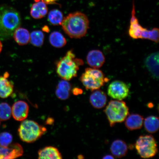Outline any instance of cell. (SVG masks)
Wrapping results in <instances>:
<instances>
[{
	"mask_svg": "<svg viewBox=\"0 0 159 159\" xmlns=\"http://www.w3.org/2000/svg\"><path fill=\"white\" fill-rule=\"evenodd\" d=\"M62 29L71 38L80 39L86 35L89 27L88 17L81 12L71 13L63 19Z\"/></svg>",
	"mask_w": 159,
	"mask_h": 159,
	"instance_id": "obj_1",
	"label": "cell"
},
{
	"mask_svg": "<svg viewBox=\"0 0 159 159\" xmlns=\"http://www.w3.org/2000/svg\"><path fill=\"white\" fill-rule=\"evenodd\" d=\"M21 23L19 12L7 5L0 6V39H9Z\"/></svg>",
	"mask_w": 159,
	"mask_h": 159,
	"instance_id": "obj_2",
	"label": "cell"
},
{
	"mask_svg": "<svg viewBox=\"0 0 159 159\" xmlns=\"http://www.w3.org/2000/svg\"><path fill=\"white\" fill-rule=\"evenodd\" d=\"M83 64L82 60L75 57L72 51L70 50L57 63V72L61 79L69 81L77 76L80 66Z\"/></svg>",
	"mask_w": 159,
	"mask_h": 159,
	"instance_id": "obj_3",
	"label": "cell"
},
{
	"mask_svg": "<svg viewBox=\"0 0 159 159\" xmlns=\"http://www.w3.org/2000/svg\"><path fill=\"white\" fill-rule=\"evenodd\" d=\"M47 132L45 127L40 125L35 121L24 120L18 129V134L24 142L32 143L41 138Z\"/></svg>",
	"mask_w": 159,
	"mask_h": 159,
	"instance_id": "obj_4",
	"label": "cell"
},
{
	"mask_svg": "<svg viewBox=\"0 0 159 159\" xmlns=\"http://www.w3.org/2000/svg\"><path fill=\"white\" fill-rule=\"evenodd\" d=\"M111 127L118 123L124 122L129 114V109L124 101L116 100L111 101L105 109Z\"/></svg>",
	"mask_w": 159,
	"mask_h": 159,
	"instance_id": "obj_5",
	"label": "cell"
},
{
	"mask_svg": "<svg viewBox=\"0 0 159 159\" xmlns=\"http://www.w3.org/2000/svg\"><path fill=\"white\" fill-rule=\"evenodd\" d=\"M80 80L87 90L92 92L104 86L109 80L98 69L87 68L81 75Z\"/></svg>",
	"mask_w": 159,
	"mask_h": 159,
	"instance_id": "obj_6",
	"label": "cell"
},
{
	"mask_svg": "<svg viewBox=\"0 0 159 159\" xmlns=\"http://www.w3.org/2000/svg\"><path fill=\"white\" fill-rule=\"evenodd\" d=\"M135 148L138 153L143 158L153 157L157 153V145L152 135L141 136L137 140Z\"/></svg>",
	"mask_w": 159,
	"mask_h": 159,
	"instance_id": "obj_7",
	"label": "cell"
},
{
	"mask_svg": "<svg viewBox=\"0 0 159 159\" xmlns=\"http://www.w3.org/2000/svg\"><path fill=\"white\" fill-rule=\"evenodd\" d=\"M107 93L111 98L122 101L128 96L129 89L128 85L123 81L115 80L109 85Z\"/></svg>",
	"mask_w": 159,
	"mask_h": 159,
	"instance_id": "obj_8",
	"label": "cell"
},
{
	"mask_svg": "<svg viewBox=\"0 0 159 159\" xmlns=\"http://www.w3.org/2000/svg\"><path fill=\"white\" fill-rule=\"evenodd\" d=\"M134 1L133 2L132 11V16L130 21V25L129 30V34L130 36L134 39H144L146 32L148 29L142 27L139 23L136 16Z\"/></svg>",
	"mask_w": 159,
	"mask_h": 159,
	"instance_id": "obj_9",
	"label": "cell"
},
{
	"mask_svg": "<svg viewBox=\"0 0 159 159\" xmlns=\"http://www.w3.org/2000/svg\"><path fill=\"white\" fill-rule=\"evenodd\" d=\"M22 147L18 143L11 144L7 147L0 145V159H14L22 156Z\"/></svg>",
	"mask_w": 159,
	"mask_h": 159,
	"instance_id": "obj_10",
	"label": "cell"
},
{
	"mask_svg": "<svg viewBox=\"0 0 159 159\" xmlns=\"http://www.w3.org/2000/svg\"><path fill=\"white\" fill-rule=\"evenodd\" d=\"M29 112V105L23 101L15 102L11 108V114L14 119L18 121L25 120L28 115Z\"/></svg>",
	"mask_w": 159,
	"mask_h": 159,
	"instance_id": "obj_11",
	"label": "cell"
},
{
	"mask_svg": "<svg viewBox=\"0 0 159 159\" xmlns=\"http://www.w3.org/2000/svg\"><path fill=\"white\" fill-rule=\"evenodd\" d=\"M87 63L92 68L99 69L105 62L103 53L99 50H93L89 52L87 56Z\"/></svg>",
	"mask_w": 159,
	"mask_h": 159,
	"instance_id": "obj_12",
	"label": "cell"
},
{
	"mask_svg": "<svg viewBox=\"0 0 159 159\" xmlns=\"http://www.w3.org/2000/svg\"><path fill=\"white\" fill-rule=\"evenodd\" d=\"M89 101L94 108L100 109L104 108L107 101V95L104 91L98 89L92 91Z\"/></svg>",
	"mask_w": 159,
	"mask_h": 159,
	"instance_id": "obj_13",
	"label": "cell"
},
{
	"mask_svg": "<svg viewBox=\"0 0 159 159\" xmlns=\"http://www.w3.org/2000/svg\"><path fill=\"white\" fill-rule=\"evenodd\" d=\"M147 68L155 78L159 76V52L152 53L147 57L145 61Z\"/></svg>",
	"mask_w": 159,
	"mask_h": 159,
	"instance_id": "obj_14",
	"label": "cell"
},
{
	"mask_svg": "<svg viewBox=\"0 0 159 159\" xmlns=\"http://www.w3.org/2000/svg\"><path fill=\"white\" fill-rule=\"evenodd\" d=\"M110 151L113 156L121 158L126 156L128 152V146L124 141L118 139L111 144Z\"/></svg>",
	"mask_w": 159,
	"mask_h": 159,
	"instance_id": "obj_15",
	"label": "cell"
},
{
	"mask_svg": "<svg viewBox=\"0 0 159 159\" xmlns=\"http://www.w3.org/2000/svg\"><path fill=\"white\" fill-rule=\"evenodd\" d=\"M125 125L129 130H138L142 128L143 117L139 114H132L128 115L125 119Z\"/></svg>",
	"mask_w": 159,
	"mask_h": 159,
	"instance_id": "obj_16",
	"label": "cell"
},
{
	"mask_svg": "<svg viewBox=\"0 0 159 159\" xmlns=\"http://www.w3.org/2000/svg\"><path fill=\"white\" fill-rule=\"evenodd\" d=\"M9 74L7 72L4 76H0V97L3 98H7L13 91V84L11 81L7 79Z\"/></svg>",
	"mask_w": 159,
	"mask_h": 159,
	"instance_id": "obj_17",
	"label": "cell"
},
{
	"mask_svg": "<svg viewBox=\"0 0 159 159\" xmlns=\"http://www.w3.org/2000/svg\"><path fill=\"white\" fill-rule=\"evenodd\" d=\"M39 159H61L62 156L58 149L52 146H47L39 150Z\"/></svg>",
	"mask_w": 159,
	"mask_h": 159,
	"instance_id": "obj_18",
	"label": "cell"
},
{
	"mask_svg": "<svg viewBox=\"0 0 159 159\" xmlns=\"http://www.w3.org/2000/svg\"><path fill=\"white\" fill-rule=\"evenodd\" d=\"M71 89V85L67 81L61 80L57 85L56 95L61 100H66L70 96Z\"/></svg>",
	"mask_w": 159,
	"mask_h": 159,
	"instance_id": "obj_19",
	"label": "cell"
},
{
	"mask_svg": "<svg viewBox=\"0 0 159 159\" xmlns=\"http://www.w3.org/2000/svg\"><path fill=\"white\" fill-rule=\"evenodd\" d=\"M47 6L46 3L42 1L34 4L31 7V15L35 19L42 18L47 15Z\"/></svg>",
	"mask_w": 159,
	"mask_h": 159,
	"instance_id": "obj_20",
	"label": "cell"
},
{
	"mask_svg": "<svg viewBox=\"0 0 159 159\" xmlns=\"http://www.w3.org/2000/svg\"><path fill=\"white\" fill-rule=\"evenodd\" d=\"M13 36L16 42L20 45H26L30 40L29 31L23 28H18L14 32Z\"/></svg>",
	"mask_w": 159,
	"mask_h": 159,
	"instance_id": "obj_21",
	"label": "cell"
},
{
	"mask_svg": "<svg viewBox=\"0 0 159 159\" xmlns=\"http://www.w3.org/2000/svg\"><path fill=\"white\" fill-rule=\"evenodd\" d=\"M144 128L150 134H154L158 130L159 120L158 117L149 116L145 119Z\"/></svg>",
	"mask_w": 159,
	"mask_h": 159,
	"instance_id": "obj_22",
	"label": "cell"
},
{
	"mask_svg": "<svg viewBox=\"0 0 159 159\" xmlns=\"http://www.w3.org/2000/svg\"><path fill=\"white\" fill-rule=\"evenodd\" d=\"M49 40L53 47L60 48L66 43V40L61 34L58 31L53 32L49 36Z\"/></svg>",
	"mask_w": 159,
	"mask_h": 159,
	"instance_id": "obj_23",
	"label": "cell"
},
{
	"mask_svg": "<svg viewBox=\"0 0 159 159\" xmlns=\"http://www.w3.org/2000/svg\"><path fill=\"white\" fill-rule=\"evenodd\" d=\"M48 19L50 23L52 25H61L63 19V14L59 10H52L49 13Z\"/></svg>",
	"mask_w": 159,
	"mask_h": 159,
	"instance_id": "obj_24",
	"label": "cell"
},
{
	"mask_svg": "<svg viewBox=\"0 0 159 159\" xmlns=\"http://www.w3.org/2000/svg\"><path fill=\"white\" fill-rule=\"evenodd\" d=\"M44 35L41 31L36 30L32 32L30 35V40L32 44L35 47L41 46L43 43Z\"/></svg>",
	"mask_w": 159,
	"mask_h": 159,
	"instance_id": "obj_25",
	"label": "cell"
},
{
	"mask_svg": "<svg viewBox=\"0 0 159 159\" xmlns=\"http://www.w3.org/2000/svg\"><path fill=\"white\" fill-rule=\"evenodd\" d=\"M11 108L10 105L6 102L0 104V121L8 120L11 116Z\"/></svg>",
	"mask_w": 159,
	"mask_h": 159,
	"instance_id": "obj_26",
	"label": "cell"
},
{
	"mask_svg": "<svg viewBox=\"0 0 159 159\" xmlns=\"http://www.w3.org/2000/svg\"><path fill=\"white\" fill-rule=\"evenodd\" d=\"M13 140L12 135L7 132L0 134V145L3 147H7L11 144Z\"/></svg>",
	"mask_w": 159,
	"mask_h": 159,
	"instance_id": "obj_27",
	"label": "cell"
},
{
	"mask_svg": "<svg viewBox=\"0 0 159 159\" xmlns=\"http://www.w3.org/2000/svg\"><path fill=\"white\" fill-rule=\"evenodd\" d=\"M82 90L78 88H75L73 89V94L75 95H78L82 93Z\"/></svg>",
	"mask_w": 159,
	"mask_h": 159,
	"instance_id": "obj_28",
	"label": "cell"
},
{
	"mask_svg": "<svg viewBox=\"0 0 159 159\" xmlns=\"http://www.w3.org/2000/svg\"><path fill=\"white\" fill-rule=\"evenodd\" d=\"M58 0H42L43 2L47 4H52L55 3Z\"/></svg>",
	"mask_w": 159,
	"mask_h": 159,
	"instance_id": "obj_29",
	"label": "cell"
},
{
	"mask_svg": "<svg viewBox=\"0 0 159 159\" xmlns=\"http://www.w3.org/2000/svg\"><path fill=\"white\" fill-rule=\"evenodd\" d=\"M103 159H114V157L113 156H111L110 155H107L106 156H104L102 158Z\"/></svg>",
	"mask_w": 159,
	"mask_h": 159,
	"instance_id": "obj_30",
	"label": "cell"
},
{
	"mask_svg": "<svg viewBox=\"0 0 159 159\" xmlns=\"http://www.w3.org/2000/svg\"><path fill=\"white\" fill-rule=\"evenodd\" d=\"M43 31L46 32H48L49 31V28L47 26H45L43 28Z\"/></svg>",
	"mask_w": 159,
	"mask_h": 159,
	"instance_id": "obj_31",
	"label": "cell"
},
{
	"mask_svg": "<svg viewBox=\"0 0 159 159\" xmlns=\"http://www.w3.org/2000/svg\"><path fill=\"white\" fill-rule=\"evenodd\" d=\"M3 46L2 44L1 41H0V53L1 52Z\"/></svg>",
	"mask_w": 159,
	"mask_h": 159,
	"instance_id": "obj_32",
	"label": "cell"
},
{
	"mask_svg": "<svg viewBox=\"0 0 159 159\" xmlns=\"http://www.w3.org/2000/svg\"><path fill=\"white\" fill-rule=\"evenodd\" d=\"M34 1L35 2H39L40 0H34Z\"/></svg>",
	"mask_w": 159,
	"mask_h": 159,
	"instance_id": "obj_33",
	"label": "cell"
}]
</instances>
